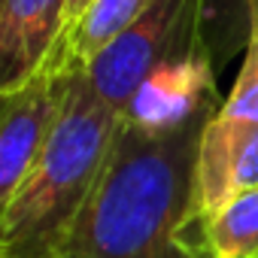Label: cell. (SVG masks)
Wrapping results in <instances>:
<instances>
[{
	"instance_id": "6da1fadb",
	"label": "cell",
	"mask_w": 258,
	"mask_h": 258,
	"mask_svg": "<svg viewBox=\"0 0 258 258\" xmlns=\"http://www.w3.org/2000/svg\"><path fill=\"white\" fill-rule=\"evenodd\" d=\"M210 106L179 127L146 134L118 121V134L58 258H195L185 228L195 164Z\"/></svg>"
},
{
	"instance_id": "9c48e42d",
	"label": "cell",
	"mask_w": 258,
	"mask_h": 258,
	"mask_svg": "<svg viewBox=\"0 0 258 258\" xmlns=\"http://www.w3.org/2000/svg\"><path fill=\"white\" fill-rule=\"evenodd\" d=\"M152 4L155 0H94L82 22L52 49L43 70H85Z\"/></svg>"
},
{
	"instance_id": "ba28073f",
	"label": "cell",
	"mask_w": 258,
	"mask_h": 258,
	"mask_svg": "<svg viewBox=\"0 0 258 258\" xmlns=\"http://www.w3.org/2000/svg\"><path fill=\"white\" fill-rule=\"evenodd\" d=\"M182 234L195 258H258V188L234 195Z\"/></svg>"
},
{
	"instance_id": "277c9868",
	"label": "cell",
	"mask_w": 258,
	"mask_h": 258,
	"mask_svg": "<svg viewBox=\"0 0 258 258\" xmlns=\"http://www.w3.org/2000/svg\"><path fill=\"white\" fill-rule=\"evenodd\" d=\"M198 49H204L201 0H155L115 43H109L85 67V79L94 94L121 118V109L155 67Z\"/></svg>"
},
{
	"instance_id": "8992f818",
	"label": "cell",
	"mask_w": 258,
	"mask_h": 258,
	"mask_svg": "<svg viewBox=\"0 0 258 258\" xmlns=\"http://www.w3.org/2000/svg\"><path fill=\"white\" fill-rule=\"evenodd\" d=\"M216 70L204 49L173 58L161 67H155L134 97L121 109V121L146 134H161L170 127L185 124L198 112L219 106V88H216Z\"/></svg>"
},
{
	"instance_id": "5b68a950",
	"label": "cell",
	"mask_w": 258,
	"mask_h": 258,
	"mask_svg": "<svg viewBox=\"0 0 258 258\" xmlns=\"http://www.w3.org/2000/svg\"><path fill=\"white\" fill-rule=\"evenodd\" d=\"M76 70H43L16 91L0 112V213L40 161L46 140L67 103Z\"/></svg>"
},
{
	"instance_id": "7a4b0ae2",
	"label": "cell",
	"mask_w": 258,
	"mask_h": 258,
	"mask_svg": "<svg viewBox=\"0 0 258 258\" xmlns=\"http://www.w3.org/2000/svg\"><path fill=\"white\" fill-rule=\"evenodd\" d=\"M118 121V112L88 85L85 70H76L40 161L0 213V258H58L103 173Z\"/></svg>"
},
{
	"instance_id": "52a82bcc",
	"label": "cell",
	"mask_w": 258,
	"mask_h": 258,
	"mask_svg": "<svg viewBox=\"0 0 258 258\" xmlns=\"http://www.w3.org/2000/svg\"><path fill=\"white\" fill-rule=\"evenodd\" d=\"M64 0H0V94L37 79L61 37Z\"/></svg>"
},
{
	"instance_id": "7c38bea8",
	"label": "cell",
	"mask_w": 258,
	"mask_h": 258,
	"mask_svg": "<svg viewBox=\"0 0 258 258\" xmlns=\"http://www.w3.org/2000/svg\"><path fill=\"white\" fill-rule=\"evenodd\" d=\"M7 103H10V97H4V94H0V112L7 109Z\"/></svg>"
},
{
	"instance_id": "8fae6325",
	"label": "cell",
	"mask_w": 258,
	"mask_h": 258,
	"mask_svg": "<svg viewBox=\"0 0 258 258\" xmlns=\"http://www.w3.org/2000/svg\"><path fill=\"white\" fill-rule=\"evenodd\" d=\"M91 4H94V0H64V25H61V37H58V43L82 22V16L91 10ZM55 43V46H58Z\"/></svg>"
},
{
	"instance_id": "30bf717a",
	"label": "cell",
	"mask_w": 258,
	"mask_h": 258,
	"mask_svg": "<svg viewBox=\"0 0 258 258\" xmlns=\"http://www.w3.org/2000/svg\"><path fill=\"white\" fill-rule=\"evenodd\" d=\"M255 28L258 0H201V43L216 73L249 49Z\"/></svg>"
},
{
	"instance_id": "3957f363",
	"label": "cell",
	"mask_w": 258,
	"mask_h": 258,
	"mask_svg": "<svg viewBox=\"0 0 258 258\" xmlns=\"http://www.w3.org/2000/svg\"><path fill=\"white\" fill-rule=\"evenodd\" d=\"M249 188H258V28L237 82L201 134L188 225Z\"/></svg>"
}]
</instances>
